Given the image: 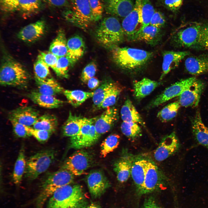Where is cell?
<instances>
[{"label": "cell", "instance_id": "7dc6e473", "mask_svg": "<svg viewBox=\"0 0 208 208\" xmlns=\"http://www.w3.org/2000/svg\"><path fill=\"white\" fill-rule=\"evenodd\" d=\"M58 58V57L49 51H40L37 57L38 59L42 60L53 70Z\"/></svg>", "mask_w": 208, "mask_h": 208}, {"label": "cell", "instance_id": "d6986e66", "mask_svg": "<svg viewBox=\"0 0 208 208\" xmlns=\"http://www.w3.org/2000/svg\"><path fill=\"white\" fill-rule=\"evenodd\" d=\"M118 114L115 107L107 108L98 117L94 125L96 131L99 136L109 131L118 120Z\"/></svg>", "mask_w": 208, "mask_h": 208}, {"label": "cell", "instance_id": "83f0119b", "mask_svg": "<svg viewBox=\"0 0 208 208\" xmlns=\"http://www.w3.org/2000/svg\"><path fill=\"white\" fill-rule=\"evenodd\" d=\"M148 160L135 159L132 167L131 175L139 194L142 190Z\"/></svg>", "mask_w": 208, "mask_h": 208}, {"label": "cell", "instance_id": "277c9868", "mask_svg": "<svg viewBox=\"0 0 208 208\" xmlns=\"http://www.w3.org/2000/svg\"><path fill=\"white\" fill-rule=\"evenodd\" d=\"M111 49L113 60L118 66L129 70L138 69L145 64L153 53L135 48L116 46Z\"/></svg>", "mask_w": 208, "mask_h": 208}, {"label": "cell", "instance_id": "c3c4849f", "mask_svg": "<svg viewBox=\"0 0 208 208\" xmlns=\"http://www.w3.org/2000/svg\"><path fill=\"white\" fill-rule=\"evenodd\" d=\"M97 69L96 63L92 62L87 64L83 68L81 76V79L83 82H87L90 79L95 76Z\"/></svg>", "mask_w": 208, "mask_h": 208}, {"label": "cell", "instance_id": "60d3db41", "mask_svg": "<svg viewBox=\"0 0 208 208\" xmlns=\"http://www.w3.org/2000/svg\"><path fill=\"white\" fill-rule=\"evenodd\" d=\"M120 139L119 135L116 134H111L105 139L101 145V156L105 157L116 148L119 144Z\"/></svg>", "mask_w": 208, "mask_h": 208}, {"label": "cell", "instance_id": "5bb4252c", "mask_svg": "<svg viewBox=\"0 0 208 208\" xmlns=\"http://www.w3.org/2000/svg\"><path fill=\"white\" fill-rule=\"evenodd\" d=\"M204 87L203 82L196 79L179 96L180 105L185 107L197 106Z\"/></svg>", "mask_w": 208, "mask_h": 208}, {"label": "cell", "instance_id": "f5cc1de1", "mask_svg": "<svg viewBox=\"0 0 208 208\" xmlns=\"http://www.w3.org/2000/svg\"><path fill=\"white\" fill-rule=\"evenodd\" d=\"M0 4L1 9L5 12L17 10V0H0Z\"/></svg>", "mask_w": 208, "mask_h": 208}, {"label": "cell", "instance_id": "2e32d148", "mask_svg": "<svg viewBox=\"0 0 208 208\" xmlns=\"http://www.w3.org/2000/svg\"><path fill=\"white\" fill-rule=\"evenodd\" d=\"M39 116V112L30 106L20 107L10 111L8 118L25 126L30 127L35 123Z\"/></svg>", "mask_w": 208, "mask_h": 208}, {"label": "cell", "instance_id": "9a60e30c", "mask_svg": "<svg viewBox=\"0 0 208 208\" xmlns=\"http://www.w3.org/2000/svg\"><path fill=\"white\" fill-rule=\"evenodd\" d=\"M86 181L91 195L94 198L102 196L110 185L104 173L99 170L91 171L87 176Z\"/></svg>", "mask_w": 208, "mask_h": 208}, {"label": "cell", "instance_id": "7402d4cb", "mask_svg": "<svg viewBox=\"0 0 208 208\" xmlns=\"http://www.w3.org/2000/svg\"><path fill=\"white\" fill-rule=\"evenodd\" d=\"M184 65L186 71L192 75H199L207 73L208 54L188 57L185 60Z\"/></svg>", "mask_w": 208, "mask_h": 208}, {"label": "cell", "instance_id": "603a6c76", "mask_svg": "<svg viewBox=\"0 0 208 208\" xmlns=\"http://www.w3.org/2000/svg\"><path fill=\"white\" fill-rule=\"evenodd\" d=\"M135 159L129 154H125L117 160L114 165L118 180L121 183L126 181L131 175L133 163Z\"/></svg>", "mask_w": 208, "mask_h": 208}, {"label": "cell", "instance_id": "f907efd6", "mask_svg": "<svg viewBox=\"0 0 208 208\" xmlns=\"http://www.w3.org/2000/svg\"><path fill=\"white\" fill-rule=\"evenodd\" d=\"M13 128V132L18 137L27 138L31 136L27 130V126L14 121H10Z\"/></svg>", "mask_w": 208, "mask_h": 208}, {"label": "cell", "instance_id": "5b68a950", "mask_svg": "<svg viewBox=\"0 0 208 208\" xmlns=\"http://www.w3.org/2000/svg\"><path fill=\"white\" fill-rule=\"evenodd\" d=\"M95 36L99 44L111 49L122 42L125 37L119 21L112 16L105 17L101 22L95 30Z\"/></svg>", "mask_w": 208, "mask_h": 208}, {"label": "cell", "instance_id": "6da1fadb", "mask_svg": "<svg viewBox=\"0 0 208 208\" xmlns=\"http://www.w3.org/2000/svg\"><path fill=\"white\" fill-rule=\"evenodd\" d=\"M172 40L178 47L208 52V21L183 27L175 33Z\"/></svg>", "mask_w": 208, "mask_h": 208}, {"label": "cell", "instance_id": "4dcf8cb0", "mask_svg": "<svg viewBox=\"0 0 208 208\" xmlns=\"http://www.w3.org/2000/svg\"><path fill=\"white\" fill-rule=\"evenodd\" d=\"M160 84L158 82L144 78L133 83L134 95L138 100H141L150 94Z\"/></svg>", "mask_w": 208, "mask_h": 208}, {"label": "cell", "instance_id": "8d00e7d4", "mask_svg": "<svg viewBox=\"0 0 208 208\" xmlns=\"http://www.w3.org/2000/svg\"><path fill=\"white\" fill-rule=\"evenodd\" d=\"M42 6L41 0H17V10L25 16L37 13Z\"/></svg>", "mask_w": 208, "mask_h": 208}, {"label": "cell", "instance_id": "681fc988", "mask_svg": "<svg viewBox=\"0 0 208 208\" xmlns=\"http://www.w3.org/2000/svg\"><path fill=\"white\" fill-rule=\"evenodd\" d=\"M27 129L31 136L40 142L47 141L53 133L45 130L37 129L27 126Z\"/></svg>", "mask_w": 208, "mask_h": 208}, {"label": "cell", "instance_id": "7a4b0ae2", "mask_svg": "<svg viewBox=\"0 0 208 208\" xmlns=\"http://www.w3.org/2000/svg\"><path fill=\"white\" fill-rule=\"evenodd\" d=\"M66 185L56 190L49 198L47 208H86L88 202L82 187Z\"/></svg>", "mask_w": 208, "mask_h": 208}, {"label": "cell", "instance_id": "ac0fdd59", "mask_svg": "<svg viewBox=\"0 0 208 208\" xmlns=\"http://www.w3.org/2000/svg\"><path fill=\"white\" fill-rule=\"evenodd\" d=\"M99 116L87 118L69 113L67 120L62 127L64 136L71 137L75 135L84 125L88 124H94Z\"/></svg>", "mask_w": 208, "mask_h": 208}, {"label": "cell", "instance_id": "f1b7e54d", "mask_svg": "<svg viewBox=\"0 0 208 208\" xmlns=\"http://www.w3.org/2000/svg\"><path fill=\"white\" fill-rule=\"evenodd\" d=\"M28 97L34 103L41 107L48 109L58 108L64 103L63 101L54 96L41 94L38 91H33L28 95Z\"/></svg>", "mask_w": 208, "mask_h": 208}, {"label": "cell", "instance_id": "ba28073f", "mask_svg": "<svg viewBox=\"0 0 208 208\" xmlns=\"http://www.w3.org/2000/svg\"><path fill=\"white\" fill-rule=\"evenodd\" d=\"M55 153L52 149L42 150L31 156L26 161L25 177L33 181L45 172L53 161Z\"/></svg>", "mask_w": 208, "mask_h": 208}, {"label": "cell", "instance_id": "7c38bea8", "mask_svg": "<svg viewBox=\"0 0 208 208\" xmlns=\"http://www.w3.org/2000/svg\"><path fill=\"white\" fill-rule=\"evenodd\" d=\"M142 9L140 2L135 0L134 8L123 20L121 26L125 37L131 40L142 27L141 21Z\"/></svg>", "mask_w": 208, "mask_h": 208}, {"label": "cell", "instance_id": "3957f363", "mask_svg": "<svg viewBox=\"0 0 208 208\" xmlns=\"http://www.w3.org/2000/svg\"><path fill=\"white\" fill-rule=\"evenodd\" d=\"M30 79L29 74L22 64L9 55L4 56L0 70L1 85L25 88Z\"/></svg>", "mask_w": 208, "mask_h": 208}, {"label": "cell", "instance_id": "8992f818", "mask_svg": "<svg viewBox=\"0 0 208 208\" xmlns=\"http://www.w3.org/2000/svg\"><path fill=\"white\" fill-rule=\"evenodd\" d=\"M74 176L68 170L62 169L48 175L42 183L40 192L37 198V208H42L57 189L73 182Z\"/></svg>", "mask_w": 208, "mask_h": 208}, {"label": "cell", "instance_id": "6f0895ef", "mask_svg": "<svg viewBox=\"0 0 208 208\" xmlns=\"http://www.w3.org/2000/svg\"><path fill=\"white\" fill-rule=\"evenodd\" d=\"M143 208H160L157 204L155 200L150 198L145 201Z\"/></svg>", "mask_w": 208, "mask_h": 208}, {"label": "cell", "instance_id": "d4e9b609", "mask_svg": "<svg viewBox=\"0 0 208 208\" xmlns=\"http://www.w3.org/2000/svg\"><path fill=\"white\" fill-rule=\"evenodd\" d=\"M66 56L71 66L74 65L83 55L85 50L84 42L82 38L78 35L70 38L67 41Z\"/></svg>", "mask_w": 208, "mask_h": 208}, {"label": "cell", "instance_id": "ee69618b", "mask_svg": "<svg viewBox=\"0 0 208 208\" xmlns=\"http://www.w3.org/2000/svg\"><path fill=\"white\" fill-rule=\"evenodd\" d=\"M70 66V62L66 56L59 57L54 71L58 76L67 78L69 77L68 69Z\"/></svg>", "mask_w": 208, "mask_h": 208}, {"label": "cell", "instance_id": "4fadbf2b", "mask_svg": "<svg viewBox=\"0 0 208 208\" xmlns=\"http://www.w3.org/2000/svg\"><path fill=\"white\" fill-rule=\"evenodd\" d=\"M180 146L179 140L173 132L162 138L154 152V158L158 161H162L177 152Z\"/></svg>", "mask_w": 208, "mask_h": 208}, {"label": "cell", "instance_id": "f6af8a7d", "mask_svg": "<svg viewBox=\"0 0 208 208\" xmlns=\"http://www.w3.org/2000/svg\"><path fill=\"white\" fill-rule=\"evenodd\" d=\"M49 68L43 61L37 58L34 65L35 77L45 79L51 77Z\"/></svg>", "mask_w": 208, "mask_h": 208}, {"label": "cell", "instance_id": "e575fe53", "mask_svg": "<svg viewBox=\"0 0 208 208\" xmlns=\"http://www.w3.org/2000/svg\"><path fill=\"white\" fill-rule=\"evenodd\" d=\"M25 148L22 145L19 151L16 160L15 164L12 174V179L14 183L16 185H19L25 174L26 161L25 156Z\"/></svg>", "mask_w": 208, "mask_h": 208}, {"label": "cell", "instance_id": "f546056e", "mask_svg": "<svg viewBox=\"0 0 208 208\" xmlns=\"http://www.w3.org/2000/svg\"><path fill=\"white\" fill-rule=\"evenodd\" d=\"M38 91L47 95L54 96L63 93L64 90L55 79L51 77L45 79L35 78Z\"/></svg>", "mask_w": 208, "mask_h": 208}, {"label": "cell", "instance_id": "4316f807", "mask_svg": "<svg viewBox=\"0 0 208 208\" xmlns=\"http://www.w3.org/2000/svg\"><path fill=\"white\" fill-rule=\"evenodd\" d=\"M161 34V29L150 25L141 28L133 37L131 40L142 41L152 45L159 41Z\"/></svg>", "mask_w": 208, "mask_h": 208}, {"label": "cell", "instance_id": "8fae6325", "mask_svg": "<svg viewBox=\"0 0 208 208\" xmlns=\"http://www.w3.org/2000/svg\"><path fill=\"white\" fill-rule=\"evenodd\" d=\"M100 137L94 124H87L75 135L70 137V146L76 149L90 147L96 143Z\"/></svg>", "mask_w": 208, "mask_h": 208}, {"label": "cell", "instance_id": "db71d44e", "mask_svg": "<svg viewBox=\"0 0 208 208\" xmlns=\"http://www.w3.org/2000/svg\"><path fill=\"white\" fill-rule=\"evenodd\" d=\"M47 4L54 8H68L70 7L69 0H43Z\"/></svg>", "mask_w": 208, "mask_h": 208}, {"label": "cell", "instance_id": "e0dca14e", "mask_svg": "<svg viewBox=\"0 0 208 208\" xmlns=\"http://www.w3.org/2000/svg\"><path fill=\"white\" fill-rule=\"evenodd\" d=\"M45 22L40 20L27 25L18 32L17 36L26 42H34L41 38L45 34L46 26Z\"/></svg>", "mask_w": 208, "mask_h": 208}, {"label": "cell", "instance_id": "1f68e13d", "mask_svg": "<svg viewBox=\"0 0 208 208\" xmlns=\"http://www.w3.org/2000/svg\"><path fill=\"white\" fill-rule=\"evenodd\" d=\"M120 114L123 121L135 122L145 127L142 117L130 99H127L125 101L121 109Z\"/></svg>", "mask_w": 208, "mask_h": 208}, {"label": "cell", "instance_id": "ab89813d", "mask_svg": "<svg viewBox=\"0 0 208 208\" xmlns=\"http://www.w3.org/2000/svg\"><path fill=\"white\" fill-rule=\"evenodd\" d=\"M180 106L178 101L170 103L158 112L157 117L162 122L169 121L176 116Z\"/></svg>", "mask_w": 208, "mask_h": 208}, {"label": "cell", "instance_id": "d590c367", "mask_svg": "<svg viewBox=\"0 0 208 208\" xmlns=\"http://www.w3.org/2000/svg\"><path fill=\"white\" fill-rule=\"evenodd\" d=\"M69 103L74 107H78L87 99L92 97L94 92H85L80 90H64L63 92Z\"/></svg>", "mask_w": 208, "mask_h": 208}, {"label": "cell", "instance_id": "ffe728a7", "mask_svg": "<svg viewBox=\"0 0 208 208\" xmlns=\"http://www.w3.org/2000/svg\"><path fill=\"white\" fill-rule=\"evenodd\" d=\"M161 180V174L157 166L153 162L148 160L141 195L150 193L157 189Z\"/></svg>", "mask_w": 208, "mask_h": 208}, {"label": "cell", "instance_id": "7bdbcfd3", "mask_svg": "<svg viewBox=\"0 0 208 208\" xmlns=\"http://www.w3.org/2000/svg\"><path fill=\"white\" fill-rule=\"evenodd\" d=\"M122 88L118 83L114 82L108 93L103 101L101 108H105L111 107L116 103Z\"/></svg>", "mask_w": 208, "mask_h": 208}, {"label": "cell", "instance_id": "816d5d0a", "mask_svg": "<svg viewBox=\"0 0 208 208\" xmlns=\"http://www.w3.org/2000/svg\"><path fill=\"white\" fill-rule=\"evenodd\" d=\"M165 23L166 19L164 15L159 11H155L150 25L161 29L164 26Z\"/></svg>", "mask_w": 208, "mask_h": 208}, {"label": "cell", "instance_id": "11a10c76", "mask_svg": "<svg viewBox=\"0 0 208 208\" xmlns=\"http://www.w3.org/2000/svg\"><path fill=\"white\" fill-rule=\"evenodd\" d=\"M165 6L173 12L178 11L182 5L183 0H164Z\"/></svg>", "mask_w": 208, "mask_h": 208}, {"label": "cell", "instance_id": "bcb514c9", "mask_svg": "<svg viewBox=\"0 0 208 208\" xmlns=\"http://www.w3.org/2000/svg\"><path fill=\"white\" fill-rule=\"evenodd\" d=\"M89 3L94 22L100 20L102 18L104 6L101 0H89Z\"/></svg>", "mask_w": 208, "mask_h": 208}, {"label": "cell", "instance_id": "74e56055", "mask_svg": "<svg viewBox=\"0 0 208 208\" xmlns=\"http://www.w3.org/2000/svg\"><path fill=\"white\" fill-rule=\"evenodd\" d=\"M114 82L109 80L104 81L94 91L92 101L95 108H101V105Z\"/></svg>", "mask_w": 208, "mask_h": 208}, {"label": "cell", "instance_id": "9f6ffc18", "mask_svg": "<svg viewBox=\"0 0 208 208\" xmlns=\"http://www.w3.org/2000/svg\"><path fill=\"white\" fill-rule=\"evenodd\" d=\"M87 82L88 87L92 90L96 89L100 86L99 81L94 77L90 79Z\"/></svg>", "mask_w": 208, "mask_h": 208}, {"label": "cell", "instance_id": "484cf974", "mask_svg": "<svg viewBox=\"0 0 208 208\" xmlns=\"http://www.w3.org/2000/svg\"><path fill=\"white\" fill-rule=\"evenodd\" d=\"M192 127L193 135L197 142L208 149V128L203 122L198 111L192 120Z\"/></svg>", "mask_w": 208, "mask_h": 208}, {"label": "cell", "instance_id": "f35d334b", "mask_svg": "<svg viewBox=\"0 0 208 208\" xmlns=\"http://www.w3.org/2000/svg\"><path fill=\"white\" fill-rule=\"evenodd\" d=\"M120 129L122 133L132 141L136 140L142 135L141 127L135 122L122 121Z\"/></svg>", "mask_w": 208, "mask_h": 208}, {"label": "cell", "instance_id": "30bf717a", "mask_svg": "<svg viewBox=\"0 0 208 208\" xmlns=\"http://www.w3.org/2000/svg\"><path fill=\"white\" fill-rule=\"evenodd\" d=\"M196 78L192 77L181 80L166 88L164 91L153 100L148 104V109L158 107L181 93Z\"/></svg>", "mask_w": 208, "mask_h": 208}, {"label": "cell", "instance_id": "b9f144b4", "mask_svg": "<svg viewBox=\"0 0 208 208\" xmlns=\"http://www.w3.org/2000/svg\"><path fill=\"white\" fill-rule=\"evenodd\" d=\"M138 0L140 1L141 7V21L142 27H145L150 25L155 10L150 0Z\"/></svg>", "mask_w": 208, "mask_h": 208}, {"label": "cell", "instance_id": "836d02e7", "mask_svg": "<svg viewBox=\"0 0 208 208\" xmlns=\"http://www.w3.org/2000/svg\"><path fill=\"white\" fill-rule=\"evenodd\" d=\"M58 125L57 118L55 115L49 114L39 116L33 125L35 129H40L53 133Z\"/></svg>", "mask_w": 208, "mask_h": 208}, {"label": "cell", "instance_id": "d6a6232c", "mask_svg": "<svg viewBox=\"0 0 208 208\" xmlns=\"http://www.w3.org/2000/svg\"><path fill=\"white\" fill-rule=\"evenodd\" d=\"M67 41L64 31L60 29L57 36L51 43L49 51L58 57L66 56Z\"/></svg>", "mask_w": 208, "mask_h": 208}, {"label": "cell", "instance_id": "680465c9", "mask_svg": "<svg viewBox=\"0 0 208 208\" xmlns=\"http://www.w3.org/2000/svg\"><path fill=\"white\" fill-rule=\"evenodd\" d=\"M86 208H100V207L97 204L92 203L88 205Z\"/></svg>", "mask_w": 208, "mask_h": 208}, {"label": "cell", "instance_id": "9c48e42d", "mask_svg": "<svg viewBox=\"0 0 208 208\" xmlns=\"http://www.w3.org/2000/svg\"><path fill=\"white\" fill-rule=\"evenodd\" d=\"M94 161V157L91 153L84 150H78L65 161L61 169L67 170L74 175L80 176L83 174Z\"/></svg>", "mask_w": 208, "mask_h": 208}, {"label": "cell", "instance_id": "52a82bcc", "mask_svg": "<svg viewBox=\"0 0 208 208\" xmlns=\"http://www.w3.org/2000/svg\"><path fill=\"white\" fill-rule=\"evenodd\" d=\"M70 7L63 15L70 23L83 29L94 23L89 0H70Z\"/></svg>", "mask_w": 208, "mask_h": 208}, {"label": "cell", "instance_id": "44dd1931", "mask_svg": "<svg viewBox=\"0 0 208 208\" xmlns=\"http://www.w3.org/2000/svg\"><path fill=\"white\" fill-rule=\"evenodd\" d=\"M190 54L189 51H164L162 53V73L160 80H162L171 71L177 67L181 61Z\"/></svg>", "mask_w": 208, "mask_h": 208}, {"label": "cell", "instance_id": "cb8c5ba5", "mask_svg": "<svg viewBox=\"0 0 208 208\" xmlns=\"http://www.w3.org/2000/svg\"><path fill=\"white\" fill-rule=\"evenodd\" d=\"M134 6L133 0H105V8L109 14L125 17Z\"/></svg>", "mask_w": 208, "mask_h": 208}]
</instances>
